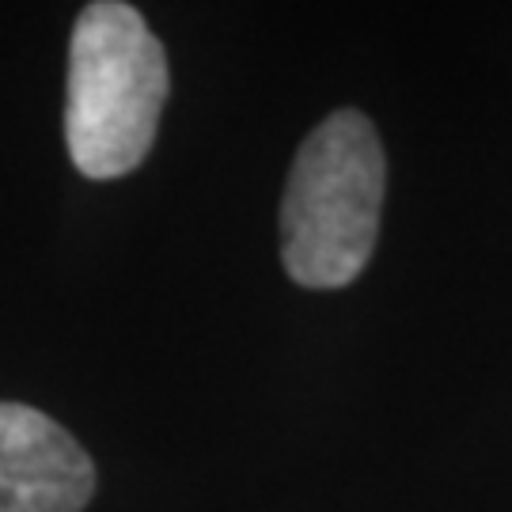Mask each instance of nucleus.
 <instances>
[{"label": "nucleus", "mask_w": 512, "mask_h": 512, "mask_svg": "<svg viewBox=\"0 0 512 512\" xmlns=\"http://www.w3.org/2000/svg\"><path fill=\"white\" fill-rule=\"evenodd\" d=\"M384 186V145L361 110H334L311 129L281 198V258L296 285L342 289L365 270Z\"/></svg>", "instance_id": "f257e3e1"}, {"label": "nucleus", "mask_w": 512, "mask_h": 512, "mask_svg": "<svg viewBox=\"0 0 512 512\" xmlns=\"http://www.w3.org/2000/svg\"><path fill=\"white\" fill-rule=\"evenodd\" d=\"M167 99V57L133 4L95 0L73 27L65 145L80 175L118 179L152 148Z\"/></svg>", "instance_id": "f03ea898"}, {"label": "nucleus", "mask_w": 512, "mask_h": 512, "mask_svg": "<svg viewBox=\"0 0 512 512\" xmlns=\"http://www.w3.org/2000/svg\"><path fill=\"white\" fill-rule=\"evenodd\" d=\"M95 482L69 429L35 406L0 403V512H80Z\"/></svg>", "instance_id": "7ed1b4c3"}]
</instances>
